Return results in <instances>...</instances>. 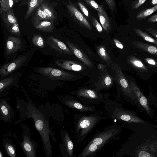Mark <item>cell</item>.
I'll use <instances>...</instances> for the list:
<instances>
[{
	"label": "cell",
	"instance_id": "6da1fadb",
	"mask_svg": "<svg viewBox=\"0 0 157 157\" xmlns=\"http://www.w3.org/2000/svg\"><path fill=\"white\" fill-rule=\"evenodd\" d=\"M75 138L78 143L82 142L102 119L101 113L95 112L90 115L74 114Z\"/></svg>",
	"mask_w": 157,
	"mask_h": 157
},
{
	"label": "cell",
	"instance_id": "7a4b0ae2",
	"mask_svg": "<svg viewBox=\"0 0 157 157\" xmlns=\"http://www.w3.org/2000/svg\"><path fill=\"white\" fill-rule=\"evenodd\" d=\"M110 118L113 120L131 123H132L145 124L143 120L135 115L131 111L122 107L116 101L106 98L103 101Z\"/></svg>",
	"mask_w": 157,
	"mask_h": 157
},
{
	"label": "cell",
	"instance_id": "3957f363",
	"mask_svg": "<svg viewBox=\"0 0 157 157\" xmlns=\"http://www.w3.org/2000/svg\"><path fill=\"white\" fill-rule=\"evenodd\" d=\"M98 90L82 88L72 93L76 95L84 105L90 106L103 102L106 98L98 93Z\"/></svg>",
	"mask_w": 157,
	"mask_h": 157
},
{
	"label": "cell",
	"instance_id": "277c9868",
	"mask_svg": "<svg viewBox=\"0 0 157 157\" xmlns=\"http://www.w3.org/2000/svg\"><path fill=\"white\" fill-rule=\"evenodd\" d=\"M120 125L112 124L105 128L103 131L96 132L90 142L103 147L119 134L121 131Z\"/></svg>",
	"mask_w": 157,
	"mask_h": 157
},
{
	"label": "cell",
	"instance_id": "5b68a950",
	"mask_svg": "<svg viewBox=\"0 0 157 157\" xmlns=\"http://www.w3.org/2000/svg\"><path fill=\"white\" fill-rule=\"evenodd\" d=\"M113 70L116 81L118 83L124 94L130 98L133 99L136 94L132 90L130 82L122 72L119 66L117 64L113 65Z\"/></svg>",
	"mask_w": 157,
	"mask_h": 157
},
{
	"label": "cell",
	"instance_id": "8992f818",
	"mask_svg": "<svg viewBox=\"0 0 157 157\" xmlns=\"http://www.w3.org/2000/svg\"><path fill=\"white\" fill-rule=\"evenodd\" d=\"M39 73L52 80H69L75 76L71 74L51 67H42L38 69Z\"/></svg>",
	"mask_w": 157,
	"mask_h": 157
},
{
	"label": "cell",
	"instance_id": "52a82bcc",
	"mask_svg": "<svg viewBox=\"0 0 157 157\" xmlns=\"http://www.w3.org/2000/svg\"><path fill=\"white\" fill-rule=\"evenodd\" d=\"M67 8L70 15L75 21L83 27L90 30L92 29L86 17L71 2L67 5Z\"/></svg>",
	"mask_w": 157,
	"mask_h": 157
},
{
	"label": "cell",
	"instance_id": "ba28073f",
	"mask_svg": "<svg viewBox=\"0 0 157 157\" xmlns=\"http://www.w3.org/2000/svg\"><path fill=\"white\" fill-rule=\"evenodd\" d=\"M27 59L26 56H22L16 58L12 62L3 65L0 69V75L5 76L12 73L22 66Z\"/></svg>",
	"mask_w": 157,
	"mask_h": 157
},
{
	"label": "cell",
	"instance_id": "9c48e42d",
	"mask_svg": "<svg viewBox=\"0 0 157 157\" xmlns=\"http://www.w3.org/2000/svg\"><path fill=\"white\" fill-rule=\"evenodd\" d=\"M65 103L69 107L81 112L94 113L96 111V107L94 105L86 106L77 98L74 97H70L65 99Z\"/></svg>",
	"mask_w": 157,
	"mask_h": 157
},
{
	"label": "cell",
	"instance_id": "30bf717a",
	"mask_svg": "<svg viewBox=\"0 0 157 157\" xmlns=\"http://www.w3.org/2000/svg\"><path fill=\"white\" fill-rule=\"evenodd\" d=\"M47 43L52 49L59 52L72 55L73 53L65 44L57 38L50 36L47 38Z\"/></svg>",
	"mask_w": 157,
	"mask_h": 157
},
{
	"label": "cell",
	"instance_id": "8fae6325",
	"mask_svg": "<svg viewBox=\"0 0 157 157\" xmlns=\"http://www.w3.org/2000/svg\"><path fill=\"white\" fill-rule=\"evenodd\" d=\"M21 39L18 37L9 36L6 40V52L8 55L14 53L21 47Z\"/></svg>",
	"mask_w": 157,
	"mask_h": 157
},
{
	"label": "cell",
	"instance_id": "7c38bea8",
	"mask_svg": "<svg viewBox=\"0 0 157 157\" xmlns=\"http://www.w3.org/2000/svg\"><path fill=\"white\" fill-rule=\"evenodd\" d=\"M129 82L140 104L144 108L147 113L149 115L150 113V109L149 106L147 98L134 82L130 80Z\"/></svg>",
	"mask_w": 157,
	"mask_h": 157
},
{
	"label": "cell",
	"instance_id": "4fadbf2b",
	"mask_svg": "<svg viewBox=\"0 0 157 157\" xmlns=\"http://www.w3.org/2000/svg\"><path fill=\"white\" fill-rule=\"evenodd\" d=\"M67 45L72 53L85 65L92 68L93 64L87 56L73 44L66 41Z\"/></svg>",
	"mask_w": 157,
	"mask_h": 157
},
{
	"label": "cell",
	"instance_id": "5bb4252c",
	"mask_svg": "<svg viewBox=\"0 0 157 157\" xmlns=\"http://www.w3.org/2000/svg\"><path fill=\"white\" fill-rule=\"evenodd\" d=\"M113 83L112 77L108 73H106L103 75L99 81L95 84V90H99L109 89L112 87Z\"/></svg>",
	"mask_w": 157,
	"mask_h": 157
},
{
	"label": "cell",
	"instance_id": "9a60e30c",
	"mask_svg": "<svg viewBox=\"0 0 157 157\" xmlns=\"http://www.w3.org/2000/svg\"><path fill=\"white\" fill-rule=\"evenodd\" d=\"M102 147L95 144L89 142L86 146L83 149L78 157H93Z\"/></svg>",
	"mask_w": 157,
	"mask_h": 157
},
{
	"label": "cell",
	"instance_id": "2e32d148",
	"mask_svg": "<svg viewBox=\"0 0 157 157\" xmlns=\"http://www.w3.org/2000/svg\"><path fill=\"white\" fill-rule=\"evenodd\" d=\"M0 13L1 18L8 29L18 23L12 9L6 11L0 12Z\"/></svg>",
	"mask_w": 157,
	"mask_h": 157
},
{
	"label": "cell",
	"instance_id": "e0dca14e",
	"mask_svg": "<svg viewBox=\"0 0 157 157\" xmlns=\"http://www.w3.org/2000/svg\"><path fill=\"white\" fill-rule=\"evenodd\" d=\"M56 64L63 69L73 71H79L82 69V67L80 64L73 61L62 59L56 61Z\"/></svg>",
	"mask_w": 157,
	"mask_h": 157
},
{
	"label": "cell",
	"instance_id": "ac0fdd59",
	"mask_svg": "<svg viewBox=\"0 0 157 157\" xmlns=\"http://www.w3.org/2000/svg\"><path fill=\"white\" fill-rule=\"evenodd\" d=\"M34 14L32 20L33 25L35 28L42 21H52L47 16L40 6L35 10Z\"/></svg>",
	"mask_w": 157,
	"mask_h": 157
},
{
	"label": "cell",
	"instance_id": "d6986e66",
	"mask_svg": "<svg viewBox=\"0 0 157 157\" xmlns=\"http://www.w3.org/2000/svg\"><path fill=\"white\" fill-rule=\"evenodd\" d=\"M63 144L67 156L69 157L74 156L73 155V144L68 133L64 132Z\"/></svg>",
	"mask_w": 157,
	"mask_h": 157
},
{
	"label": "cell",
	"instance_id": "ffe728a7",
	"mask_svg": "<svg viewBox=\"0 0 157 157\" xmlns=\"http://www.w3.org/2000/svg\"><path fill=\"white\" fill-rule=\"evenodd\" d=\"M133 44L137 48L143 51L157 56V46L139 41H134Z\"/></svg>",
	"mask_w": 157,
	"mask_h": 157
},
{
	"label": "cell",
	"instance_id": "44dd1931",
	"mask_svg": "<svg viewBox=\"0 0 157 157\" xmlns=\"http://www.w3.org/2000/svg\"><path fill=\"white\" fill-rule=\"evenodd\" d=\"M127 61L137 70L143 72H147L148 69L143 63L140 59L133 56L128 57Z\"/></svg>",
	"mask_w": 157,
	"mask_h": 157
},
{
	"label": "cell",
	"instance_id": "7402d4cb",
	"mask_svg": "<svg viewBox=\"0 0 157 157\" xmlns=\"http://www.w3.org/2000/svg\"><path fill=\"white\" fill-rule=\"evenodd\" d=\"M44 0H28V8L25 19L28 18L33 12L44 2Z\"/></svg>",
	"mask_w": 157,
	"mask_h": 157
},
{
	"label": "cell",
	"instance_id": "603a6c76",
	"mask_svg": "<svg viewBox=\"0 0 157 157\" xmlns=\"http://www.w3.org/2000/svg\"><path fill=\"white\" fill-rule=\"evenodd\" d=\"M40 6L47 16L51 21L56 20L57 14L53 7L45 2H44Z\"/></svg>",
	"mask_w": 157,
	"mask_h": 157
},
{
	"label": "cell",
	"instance_id": "cb8c5ba5",
	"mask_svg": "<svg viewBox=\"0 0 157 157\" xmlns=\"http://www.w3.org/2000/svg\"><path fill=\"white\" fill-rule=\"evenodd\" d=\"M53 21H43L35 27L38 30L44 32H52L54 29Z\"/></svg>",
	"mask_w": 157,
	"mask_h": 157
},
{
	"label": "cell",
	"instance_id": "d4e9b609",
	"mask_svg": "<svg viewBox=\"0 0 157 157\" xmlns=\"http://www.w3.org/2000/svg\"><path fill=\"white\" fill-rule=\"evenodd\" d=\"M157 10V4L150 8L143 9L136 14L137 20H142L147 18Z\"/></svg>",
	"mask_w": 157,
	"mask_h": 157
},
{
	"label": "cell",
	"instance_id": "484cf974",
	"mask_svg": "<svg viewBox=\"0 0 157 157\" xmlns=\"http://www.w3.org/2000/svg\"><path fill=\"white\" fill-rule=\"evenodd\" d=\"M98 14L100 23L103 29L106 31H109L111 29V27L107 15L98 12Z\"/></svg>",
	"mask_w": 157,
	"mask_h": 157
},
{
	"label": "cell",
	"instance_id": "4316f807",
	"mask_svg": "<svg viewBox=\"0 0 157 157\" xmlns=\"http://www.w3.org/2000/svg\"><path fill=\"white\" fill-rule=\"evenodd\" d=\"M133 29L137 35L142 38L144 40L157 45V39L152 37L147 33L144 32L139 29L134 28Z\"/></svg>",
	"mask_w": 157,
	"mask_h": 157
},
{
	"label": "cell",
	"instance_id": "83f0119b",
	"mask_svg": "<svg viewBox=\"0 0 157 157\" xmlns=\"http://www.w3.org/2000/svg\"><path fill=\"white\" fill-rule=\"evenodd\" d=\"M18 0H0V12H5L11 9Z\"/></svg>",
	"mask_w": 157,
	"mask_h": 157
},
{
	"label": "cell",
	"instance_id": "f1b7e54d",
	"mask_svg": "<svg viewBox=\"0 0 157 157\" xmlns=\"http://www.w3.org/2000/svg\"><path fill=\"white\" fill-rule=\"evenodd\" d=\"M97 52L99 56L108 64L110 63L111 61L110 58L103 46L101 45L99 46L98 48Z\"/></svg>",
	"mask_w": 157,
	"mask_h": 157
},
{
	"label": "cell",
	"instance_id": "f546056e",
	"mask_svg": "<svg viewBox=\"0 0 157 157\" xmlns=\"http://www.w3.org/2000/svg\"><path fill=\"white\" fill-rule=\"evenodd\" d=\"M84 1L88 5L98 12L107 15L103 7L98 4L94 0H84Z\"/></svg>",
	"mask_w": 157,
	"mask_h": 157
},
{
	"label": "cell",
	"instance_id": "4dcf8cb0",
	"mask_svg": "<svg viewBox=\"0 0 157 157\" xmlns=\"http://www.w3.org/2000/svg\"><path fill=\"white\" fill-rule=\"evenodd\" d=\"M32 42L34 45L39 48H44L45 46V43L43 37L40 35H34L32 38Z\"/></svg>",
	"mask_w": 157,
	"mask_h": 157
},
{
	"label": "cell",
	"instance_id": "1f68e13d",
	"mask_svg": "<svg viewBox=\"0 0 157 157\" xmlns=\"http://www.w3.org/2000/svg\"><path fill=\"white\" fill-rule=\"evenodd\" d=\"M13 81L12 77H9L2 80L0 82V89L1 91L4 88L11 83Z\"/></svg>",
	"mask_w": 157,
	"mask_h": 157
},
{
	"label": "cell",
	"instance_id": "d6a6232c",
	"mask_svg": "<svg viewBox=\"0 0 157 157\" xmlns=\"http://www.w3.org/2000/svg\"><path fill=\"white\" fill-rule=\"evenodd\" d=\"M78 4L80 9L85 17L88 19L90 18V19L91 17H90L88 10L86 6L80 1L78 2Z\"/></svg>",
	"mask_w": 157,
	"mask_h": 157
},
{
	"label": "cell",
	"instance_id": "836d02e7",
	"mask_svg": "<svg viewBox=\"0 0 157 157\" xmlns=\"http://www.w3.org/2000/svg\"><path fill=\"white\" fill-rule=\"evenodd\" d=\"M92 23L94 26L99 33L102 32V28L100 24L94 17H91L90 18Z\"/></svg>",
	"mask_w": 157,
	"mask_h": 157
},
{
	"label": "cell",
	"instance_id": "e575fe53",
	"mask_svg": "<svg viewBox=\"0 0 157 157\" xmlns=\"http://www.w3.org/2000/svg\"><path fill=\"white\" fill-rule=\"evenodd\" d=\"M146 0H134L131 4V6L132 10H136L138 9L142 6Z\"/></svg>",
	"mask_w": 157,
	"mask_h": 157
},
{
	"label": "cell",
	"instance_id": "d590c367",
	"mask_svg": "<svg viewBox=\"0 0 157 157\" xmlns=\"http://www.w3.org/2000/svg\"><path fill=\"white\" fill-rule=\"evenodd\" d=\"M8 29L12 33L19 35L20 31L18 23L15 24Z\"/></svg>",
	"mask_w": 157,
	"mask_h": 157
},
{
	"label": "cell",
	"instance_id": "8d00e7d4",
	"mask_svg": "<svg viewBox=\"0 0 157 157\" xmlns=\"http://www.w3.org/2000/svg\"><path fill=\"white\" fill-rule=\"evenodd\" d=\"M109 9L114 10L116 8V4L114 0H105Z\"/></svg>",
	"mask_w": 157,
	"mask_h": 157
},
{
	"label": "cell",
	"instance_id": "74e56055",
	"mask_svg": "<svg viewBox=\"0 0 157 157\" xmlns=\"http://www.w3.org/2000/svg\"><path fill=\"white\" fill-rule=\"evenodd\" d=\"M146 30L155 36L157 39V30L152 28L146 29Z\"/></svg>",
	"mask_w": 157,
	"mask_h": 157
},
{
	"label": "cell",
	"instance_id": "f35d334b",
	"mask_svg": "<svg viewBox=\"0 0 157 157\" xmlns=\"http://www.w3.org/2000/svg\"><path fill=\"white\" fill-rule=\"evenodd\" d=\"M149 22H157V14L153 15L149 17L147 19Z\"/></svg>",
	"mask_w": 157,
	"mask_h": 157
},
{
	"label": "cell",
	"instance_id": "ab89813d",
	"mask_svg": "<svg viewBox=\"0 0 157 157\" xmlns=\"http://www.w3.org/2000/svg\"><path fill=\"white\" fill-rule=\"evenodd\" d=\"M113 41L117 47L121 49H123L124 46L118 40L114 39Z\"/></svg>",
	"mask_w": 157,
	"mask_h": 157
},
{
	"label": "cell",
	"instance_id": "60d3db41",
	"mask_svg": "<svg viewBox=\"0 0 157 157\" xmlns=\"http://www.w3.org/2000/svg\"><path fill=\"white\" fill-rule=\"evenodd\" d=\"M145 61L149 64L152 65H156L157 63L155 60L151 58H146L145 59Z\"/></svg>",
	"mask_w": 157,
	"mask_h": 157
},
{
	"label": "cell",
	"instance_id": "b9f144b4",
	"mask_svg": "<svg viewBox=\"0 0 157 157\" xmlns=\"http://www.w3.org/2000/svg\"><path fill=\"white\" fill-rule=\"evenodd\" d=\"M1 109L3 114L5 115H7L8 114V111L6 107L4 105L1 106Z\"/></svg>",
	"mask_w": 157,
	"mask_h": 157
},
{
	"label": "cell",
	"instance_id": "7bdbcfd3",
	"mask_svg": "<svg viewBox=\"0 0 157 157\" xmlns=\"http://www.w3.org/2000/svg\"><path fill=\"white\" fill-rule=\"evenodd\" d=\"M7 148L8 151L11 154L14 155L15 154V151L12 146L9 145Z\"/></svg>",
	"mask_w": 157,
	"mask_h": 157
},
{
	"label": "cell",
	"instance_id": "ee69618b",
	"mask_svg": "<svg viewBox=\"0 0 157 157\" xmlns=\"http://www.w3.org/2000/svg\"><path fill=\"white\" fill-rule=\"evenodd\" d=\"M105 67V65L101 64H99L98 66V68L100 70H103Z\"/></svg>",
	"mask_w": 157,
	"mask_h": 157
},
{
	"label": "cell",
	"instance_id": "f6af8a7d",
	"mask_svg": "<svg viewBox=\"0 0 157 157\" xmlns=\"http://www.w3.org/2000/svg\"><path fill=\"white\" fill-rule=\"evenodd\" d=\"M151 2L152 5H155L157 4V0H151Z\"/></svg>",
	"mask_w": 157,
	"mask_h": 157
},
{
	"label": "cell",
	"instance_id": "bcb514c9",
	"mask_svg": "<svg viewBox=\"0 0 157 157\" xmlns=\"http://www.w3.org/2000/svg\"><path fill=\"white\" fill-rule=\"evenodd\" d=\"M2 156V154L1 152H0V157H1Z\"/></svg>",
	"mask_w": 157,
	"mask_h": 157
}]
</instances>
